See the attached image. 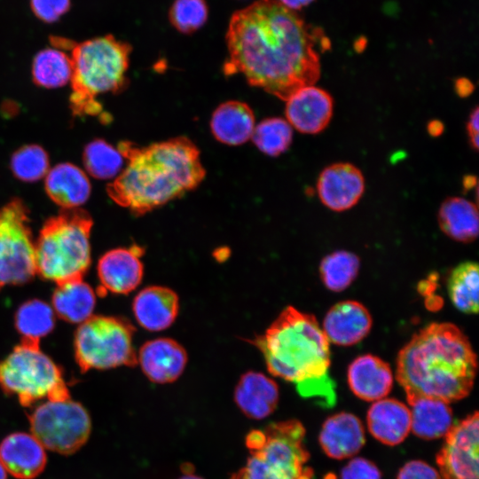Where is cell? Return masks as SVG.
<instances>
[{
  "label": "cell",
  "instance_id": "1",
  "mask_svg": "<svg viewBox=\"0 0 479 479\" xmlns=\"http://www.w3.org/2000/svg\"><path fill=\"white\" fill-rule=\"evenodd\" d=\"M225 41L224 75H242L250 85L284 101L315 84L320 54L330 48L321 30L276 0H257L235 12Z\"/></svg>",
  "mask_w": 479,
  "mask_h": 479
},
{
  "label": "cell",
  "instance_id": "2",
  "mask_svg": "<svg viewBox=\"0 0 479 479\" xmlns=\"http://www.w3.org/2000/svg\"><path fill=\"white\" fill-rule=\"evenodd\" d=\"M118 150L127 165L106 186L108 196L136 216L145 215L196 188L206 170L200 151L185 137L137 146L122 141Z\"/></svg>",
  "mask_w": 479,
  "mask_h": 479
},
{
  "label": "cell",
  "instance_id": "3",
  "mask_svg": "<svg viewBox=\"0 0 479 479\" xmlns=\"http://www.w3.org/2000/svg\"><path fill=\"white\" fill-rule=\"evenodd\" d=\"M476 356L467 337L452 323H432L399 351L396 377L407 400L450 403L467 397L474 385Z\"/></svg>",
  "mask_w": 479,
  "mask_h": 479
},
{
  "label": "cell",
  "instance_id": "4",
  "mask_svg": "<svg viewBox=\"0 0 479 479\" xmlns=\"http://www.w3.org/2000/svg\"><path fill=\"white\" fill-rule=\"evenodd\" d=\"M253 343L272 375L294 383L302 397L323 406L335 404L329 342L313 315L288 306Z\"/></svg>",
  "mask_w": 479,
  "mask_h": 479
},
{
  "label": "cell",
  "instance_id": "5",
  "mask_svg": "<svg viewBox=\"0 0 479 479\" xmlns=\"http://www.w3.org/2000/svg\"><path fill=\"white\" fill-rule=\"evenodd\" d=\"M131 45L112 35L75 43L71 49L70 108L76 116L103 112L97 97L118 93L128 84L126 76Z\"/></svg>",
  "mask_w": 479,
  "mask_h": 479
},
{
  "label": "cell",
  "instance_id": "6",
  "mask_svg": "<svg viewBox=\"0 0 479 479\" xmlns=\"http://www.w3.org/2000/svg\"><path fill=\"white\" fill-rule=\"evenodd\" d=\"M92 218L82 208H62L46 220L35 242L36 273L57 284L82 279L90 265Z\"/></svg>",
  "mask_w": 479,
  "mask_h": 479
},
{
  "label": "cell",
  "instance_id": "7",
  "mask_svg": "<svg viewBox=\"0 0 479 479\" xmlns=\"http://www.w3.org/2000/svg\"><path fill=\"white\" fill-rule=\"evenodd\" d=\"M0 388L24 407L39 400L70 398L62 369L40 349L39 342L22 340L0 359Z\"/></svg>",
  "mask_w": 479,
  "mask_h": 479
},
{
  "label": "cell",
  "instance_id": "8",
  "mask_svg": "<svg viewBox=\"0 0 479 479\" xmlns=\"http://www.w3.org/2000/svg\"><path fill=\"white\" fill-rule=\"evenodd\" d=\"M135 330L120 317L91 316L82 322L74 341L75 361L81 371L136 365Z\"/></svg>",
  "mask_w": 479,
  "mask_h": 479
},
{
  "label": "cell",
  "instance_id": "9",
  "mask_svg": "<svg viewBox=\"0 0 479 479\" xmlns=\"http://www.w3.org/2000/svg\"><path fill=\"white\" fill-rule=\"evenodd\" d=\"M29 211L19 198L0 208V289L21 285L36 274Z\"/></svg>",
  "mask_w": 479,
  "mask_h": 479
},
{
  "label": "cell",
  "instance_id": "10",
  "mask_svg": "<svg viewBox=\"0 0 479 479\" xmlns=\"http://www.w3.org/2000/svg\"><path fill=\"white\" fill-rule=\"evenodd\" d=\"M32 435L44 448L72 454L88 440L91 421L86 409L70 398L37 405L29 414Z\"/></svg>",
  "mask_w": 479,
  "mask_h": 479
},
{
  "label": "cell",
  "instance_id": "11",
  "mask_svg": "<svg viewBox=\"0 0 479 479\" xmlns=\"http://www.w3.org/2000/svg\"><path fill=\"white\" fill-rule=\"evenodd\" d=\"M478 413L453 425L437 454L436 462L444 479H479Z\"/></svg>",
  "mask_w": 479,
  "mask_h": 479
},
{
  "label": "cell",
  "instance_id": "12",
  "mask_svg": "<svg viewBox=\"0 0 479 479\" xmlns=\"http://www.w3.org/2000/svg\"><path fill=\"white\" fill-rule=\"evenodd\" d=\"M365 192L363 173L349 162H336L325 168L317 182V192L321 202L334 211H344L354 207Z\"/></svg>",
  "mask_w": 479,
  "mask_h": 479
},
{
  "label": "cell",
  "instance_id": "13",
  "mask_svg": "<svg viewBox=\"0 0 479 479\" xmlns=\"http://www.w3.org/2000/svg\"><path fill=\"white\" fill-rule=\"evenodd\" d=\"M286 102L287 121L302 133L318 134L332 119L334 99L329 92L315 85L299 89Z\"/></svg>",
  "mask_w": 479,
  "mask_h": 479
},
{
  "label": "cell",
  "instance_id": "14",
  "mask_svg": "<svg viewBox=\"0 0 479 479\" xmlns=\"http://www.w3.org/2000/svg\"><path fill=\"white\" fill-rule=\"evenodd\" d=\"M139 246L119 247L105 253L98 263V276L104 293L127 294L141 283L144 266Z\"/></svg>",
  "mask_w": 479,
  "mask_h": 479
},
{
  "label": "cell",
  "instance_id": "15",
  "mask_svg": "<svg viewBox=\"0 0 479 479\" xmlns=\"http://www.w3.org/2000/svg\"><path fill=\"white\" fill-rule=\"evenodd\" d=\"M187 359L186 350L171 338L148 341L142 345L137 355L143 373L156 383H169L178 379Z\"/></svg>",
  "mask_w": 479,
  "mask_h": 479
},
{
  "label": "cell",
  "instance_id": "16",
  "mask_svg": "<svg viewBox=\"0 0 479 479\" xmlns=\"http://www.w3.org/2000/svg\"><path fill=\"white\" fill-rule=\"evenodd\" d=\"M372 318L368 310L357 301H342L327 311L323 332L328 342L341 346L359 342L370 332Z\"/></svg>",
  "mask_w": 479,
  "mask_h": 479
},
{
  "label": "cell",
  "instance_id": "17",
  "mask_svg": "<svg viewBox=\"0 0 479 479\" xmlns=\"http://www.w3.org/2000/svg\"><path fill=\"white\" fill-rule=\"evenodd\" d=\"M46 460L44 447L32 434L15 432L0 444V463L16 478L36 477L44 469Z\"/></svg>",
  "mask_w": 479,
  "mask_h": 479
},
{
  "label": "cell",
  "instance_id": "18",
  "mask_svg": "<svg viewBox=\"0 0 479 479\" xmlns=\"http://www.w3.org/2000/svg\"><path fill=\"white\" fill-rule=\"evenodd\" d=\"M132 310L137 323L151 332L169 328L179 310V299L172 289L151 286L142 289L134 298Z\"/></svg>",
  "mask_w": 479,
  "mask_h": 479
},
{
  "label": "cell",
  "instance_id": "19",
  "mask_svg": "<svg viewBox=\"0 0 479 479\" xmlns=\"http://www.w3.org/2000/svg\"><path fill=\"white\" fill-rule=\"evenodd\" d=\"M348 383L360 399L377 401L391 390L393 374L389 364L376 356L366 354L357 357L349 365Z\"/></svg>",
  "mask_w": 479,
  "mask_h": 479
},
{
  "label": "cell",
  "instance_id": "20",
  "mask_svg": "<svg viewBox=\"0 0 479 479\" xmlns=\"http://www.w3.org/2000/svg\"><path fill=\"white\" fill-rule=\"evenodd\" d=\"M323 451L330 458L342 459L357 453L365 444L361 421L355 415L340 412L328 418L319 434Z\"/></svg>",
  "mask_w": 479,
  "mask_h": 479
},
{
  "label": "cell",
  "instance_id": "21",
  "mask_svg": "<svg viewBox=\"0 0 479 479\" xmlns=\"http://www.w3.org/2000/svg\"><path fill=\"white\" fill-rule=\"evenodd\" d=\"M44 187L50 199L62 208H78L90 197L91 185L83 170L64 162L49 169Z\"/></svg>",
  "mask_w": 479,
  "mask_h": 479
},
{
  "label": "cell",
  "instance_id": "22",
  "mask_svg": "<svg viewBox=\"0 0 479 479\" xmlns=\"http://www.w3.org/2000/svg\"><path fill=\"white\" fill-rule=\"evenodd\" d=\"M367 425L371 434L382 444H398L411 430L410 409L393 398L377 400L367 412Z\"/></svg>",
  "mask_w": 479,
  "mask_h": 479
},
{
  "label": "cell",
  "instance_id": "23",
  "mask_svg": "<svg viewBox=\"0 0 479 479\" xmlns=\"http://www.w3.org/2000/svg\"><path fill=\"white\" fill-rule=\"evenodd\" d=\"M234 399L247 416L263 419L277 406L279 388L277 383L265 374L250 371L240 377L235 389Z\"/></svg>",
  "mask_w": 479,
  "mask_h": 479
},
{
  "label": "cell",
  "instance_id": "24",
  "mask_svg": "<svg viewBox=\"0 0 479 479\" xmlns=\"http://www.w3.org/2000/svg\"><path fill=\"white\" fill-rule=\"evenodd\" d=\"M213 136L229 145H240L251 138L255 115L250 106L240 101H227L213 113L210 121Z\"/></svg>",
  "mask_w": 479,
  "mask_h": 479
},
{
  "label": "cell",
  "instance_id": "25",
  "mask_svg": "<svg viewBox=\"0 0 479 479\" xmlns=\"http://www.w3.org/2000/svg\"><path fill=\"white\" fill-rule=\"evenodd\" d=\"M96 305V294L82 279L57 284L52 294V306L56 314L69 323H82L92 315Z\"/></svg>",
  "mask_w": 479,
  "mask_h": 479
},
{
  "label": "cell",
  "instance_id": "26",
  "mask_svg": "<svg viewBox=\"0 0 479 479\" xmlns=\"http://www.w3.org/2000/svg\"><path fill=\"white\" fill-rule=\"evenodd\" d=\"M437 221L441 230L452 240L469 243L477 238V206L467 199H445L439 208Z\"/></svg>",
  "mask_w": 479,
  "mask_h": 479
},
{
  "label": "cell",
  "instance_id": "27",
  "mask_svg": "<svg viewBox=\"0 0 479 479\" xmlns=\"http://www.w3.org/2000/svg\"><path fill=\"white\" fill-rule=\"evenodd\" d=\"M411 404V429L419 437L435 439L445 436L453 426L448 403L428 397L408 401Z\"/></svg>",
  "mask_w": 479,
  "mask_h": 479
},
{
  "label": "cell",
  "instance_id": "28",
  "mask_svg": "<svg viewBox=\"0 0 479 479\" xmlns=\"http://www.w3.org/2000/svg\"><path fill=\"white\" fill-rule=\"evenodd\" d=\"M72 61L65 51L45 48L35 54L32 78L35 84L47 89L62 87L71 80Z\"/></svg>",
  "mask_w": 479,
  "mask_h": 479
},
{
  "label": "cell",
  "instance_id": "29",
  "mask_svg": "<svg viewBox=\"0 0 479 479\" xmlns=\"http://www.w3.org/2000/svg\"><path fill=\"white\" fill-rule=\"evenodd\" d=\"M55 326V312L45 302L32 299L23 302L15 313V326L22 340L39 342Z\"/></svg>",
  "mask_w": 479,
  "mask_h": 479
},
{
  "label": "cell",
  "instance_id": "30",
  "mask_svg": "<svg viewBox=\"0 0 479 479\" xmlns=\"http://www.w3.org/2000/svg\"><path fill=\"white\" fill-rule=\"evenodd\" d=\"M448 293L453 305L467 314L478 310V264L464 262L456 266L448 279Z\"/></svg>",
  "mask_w": 479,
  "mask_h": 479
},
{
  "label": "cell",
  "instance_id": "31",
  "mask_svg": "<svg viewBox=\"0 0 479 479\" xmlns=\"http://www.w3.org/2000/svg\"><path fill=\"white\" fill-rule=\"evenodd\" d=\"M359 258L348 251H335L325 256L319 266L324 285L330 290L346 289L356 279L359 271Z\"/></svg>",
  "mask_w": 479,
  "mask_h": 479
},
{
  "label": "cell",
  "instance_id": "32",
  "mask_svg": "<svg viewBox=\"0 0 479 479\" xmlns=\"http://www.w3.org/2000/svg\"><path fill=\"white\" fill-rule=\"evenodd\" d=\"M123 159L118 149L99 138L90 142L82 153L86 171L98 179L117 176L123 166Z\"/></svg>",
  "mask_w": 479,
  "mask_h": 479
},
{
  "label": "cell",
  "instance_id": "33",
  "mask_svg": "<svg viewBox=\"0 0 479 479\" xmlns=\"http://www.w3.org/2000/svg\"><path fill=\"white\" fill-rule=\"evenodd\" d=\"M251 138L262 153L278 156L286 152L291 145L292 126L282 118H267L255 126Z\"/></svg>",
  "mask_w": 479,
  "mask_h": 479
},
{
  "label": "cell",
  "instance_id": "34",
  "mask_svg": "<svg viewBox=\"0 0 479 479\" xmlns=\"http://www.w3.org/2000/svg\"><path fill=\"white\" fill-rule=\"evenodd\" d=\"M11 170L23 182H35L46 176L50 169L47 152L37 145H26L16 150L11 157Z\"/></svg>",
  "mask_w": 479,
  "mask_h": 479
},
{
  "label": "cell",
  "instance_id": "35",
  "mask_svg": "<svg viewBox=\"0 0 479 479\" xmlns=\"http://www.w3.org/2000/svg\"><path fill=\"white\" fill-rule=\"evenodd\" d=\"M168 16L176 30L190 35L206 23L208 7L206 0H175L169 10Z\"/></svg>",
  "mask_w": 479,
  "mask_h": 479
},
{
  "label": "cell",
  "instance_id": "36",
  "mask_svg": "<svg viewBox=\"0 0 479 479\" xmlns=\"http://www.w3.org/2000/svg\"><path fill=\"white\" fill-rule=\"evenodd\" d=\"M302 475H297L274 467L261 458L252 455L247 465L233 475L232 479H298Z\"/></svg>",
  "mask_w": 479,
  "mask_h": 479
},
{
  "label": "cell",
  "instance_id": "37",
  "mask_svg": "<svg viewBox=\"0 0 479 479\" xmlns=\"http://www.w3.org/2000/svg\"><path fill=\"white\" fill-rule=\"evenodd\" d=\"M71 0H29L33 14L42 22L52 24L71 8Z\"/></svg>",
  "mask_w": 479,
  "mask_h": 479
},
{
  "label": "cell",
  "instance_id": "38",
  "mask_svg": "<svg viewBox=\"0 0 479 479\" xmlns=\"http://www.w3.org/2000/svg\"><path fill=\"white\" fill-rule=\"evenodd\" d=\"M341 479H381V472L370 460L356 458L342 468Z\"/></svg>",
  "mask_w": 479,
  "mask_h": 479
},
{
  "label": "cell",
  "instance_id": "39",
  "mask_svg": "<svg viewBox=\"0 0 479 479\" xmlns=\"http://www.w3.org/2000/svg\"><path fill=\"white\" fill-rule=\"evenodd\" d=\"M397 479H441L438 472L420 460L406 463L399 471Z\"/></svg>",
  "mask_w": 479,
  "mask_h": 479
},
{
  "label": "cell",
  "instance_id": "40",
  "mask_svg": "<svg viewBox=\"0 0 479 479\" xmlns=\"http://www.w3.org/2000/svg\"><path fill=\"white\" fill-rule=\"evenodd\" d=\"M479 109L478 106H475L472 109L467 122V130L469 138L470 145L475 151L478 150L479 145Z\"/></svg>",
  "mask_w": 479,
  "mask_h": 479
},
{
  "label": "cell",
  "instance_id": "41",
  "mask_svg": "<svg viewBox=\"0 0 479 479\" xmlns=\"http://www.w3.org/2000/svg\"><path fill=\"white\" fill-rule=\"evenodd\" d=\"M455 90L459 97H467L474 90V85L467 78H459L455 82Z\"/></svg>",
  "mask_w": 479,
  "mask_h": 479
},
{
  "label": "cell",
  "instance_id": "42",
  "mask_svg": "<svg viewBox=\"0 0 479 479\" xmlns=\"http://www.w3.org/2000/svg\"><path fill=\"white\" fill-rule=\"evenodd\" d=\"M286 8L292 11H298L309 5L315 0H276Z\"/></svg>",
  "mask_w": 479,
  "mask_h": 479
},
{
  "label": "cell",
  "instance_id": "43",
  "mask_svg": "<svg viewBox=\"0 0 479 479\" xmlns=\"http://www.w3.org/2000/svg\"><path fill=\"white\" fill-rule=\"evenodd\" d=\"M444 130V125L441 122L434 120L428 125V131L430 135L436 137L439 136Z\"/></svg>",
  "mask_w": 479,
  "mask_h": 479
},
{
  "label": "cell",
  "instance_id": "44",
  "mask_svg": "<svg viewBox=\"0 0 479 479\" xmlns=\"http://www.w3.org/2000/svg\"><path fill=\"white\" fill-rule=\"evenodd\" d=\"M476 177L474 176H466L464 177L463 180V187L467 191V189H471L474 187L475 185H476Z\"/></svg>",
  "mask_w": 479,
  "mask_h": 479
},
{
  "label": "cell",
  "instance_id": "45",
  "mask_svg": "<svg viewBox=\"0 0 479 479\" xmlns=\"http://www.w3.org/2000/svg\"><path fill=\"white\" fill-rule=\"evenodd\" d=\"M179 479H202V478L197 475H194L192 472V473H185V475L180 477Z\"/></svg>",
  "mask_w": 479,
  "mask_h": 479
},
{
  "label": "cell",
  "instance_id": "46",
  "mask_svg": "<svg viewBox=\"0 0 479 479\" xmlns=\"http://www.w3.org/2000/svg\"><path fill=\"white\" fill-rule=\"evenodd\" d=\"M0 479H7L6 475V470L3 467V465L0 463Z\"/></svg>",
  "mask_w": 479,
  "mask_h": 479
}]
</instances>
